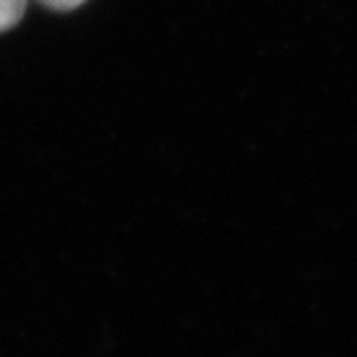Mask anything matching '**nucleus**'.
<instances>
[{
    "label": "nucleus",
    "mask_w": 357,
    "mask_h": 357,
    "mask_svg": "<svg viewBox=\"0 0 357 357\" xmlns=\"http://www.w3.org/2000/svg\"><path fill=\"white\" fill-rule=\"evenodd\" d=\"M25 8H28V0H0V33L15 28L25 15Z\"/></svg>",
    "instance_id": "nucleus-1"
},
{
    "label": "nucleus",
    "mask_w": 357,
    "mask_h": 357,
    "mask_svg": "<svg viewBox=\"0 0 357 357\" xmlns=\"http://www.w3.org/2000/svg\"><path fill=\"white\" fill-rule=\"evenodd\" d=\"M43 6L52 8V10H73V8H79L84 0H40Z\"/></svg>",
    "instance_id": "nucleus-2"
}]
</instances>
